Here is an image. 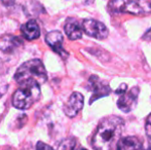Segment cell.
<instances>
[{
  "label": "cell",
  "instance_id": "obj_1",
  "mask_svg": "<svg viewBox=\"0 0 151 150\" xmlns=\"http://www.w3.org/2000/svg\"><path fill=\"white\" fill-rule=\"evenodd\" d=\"M124 122L118 116H109L100 122L91 140L95 150H113L120 141Z\"/></svg>",
  "mask_w": 151,
  "mask_h": 150
},
{
  "label": "cell",
  "instance_id": "obj_2",
  "mask_svg": "<svg viewBox=\"0 0 151 150\" xmlns=\"http://www.w3.org/2000/svg\"><path fill=\"white\" fill-rule=\"evenodd\" d=\"M14 79L22 88L40 86L47 80V73L39 59H32L19 67Z\"/></svg>",
  "mask_w": 151,
  "mask_h": 150
},
{
  "label": "cell",
  "instance_id": "obj_3",
  "mask_svg": "<svg viewBox=\"0 0 151 150\" xmlns=\"http://www.w3.org/2000/svg\"><path fill=\"white\" fill-rule=\"evenodd\" d=\"M108 10L112 14H127L140 16L151 11V5L143 0H111L108 4Z\"/></svg>",
  "mask_w": 151,
  "mask_h": 150
},
{
  "label": "cell",
  "instance_id": "obj_4",
  "mask_svg": "<svg viewBox=\"0 0 151 150\" xmlns=\"http://www.w3.org/2000/svg\"><path fill=\"white\" fill-rule=\"evenodd\" d=\"M40 95V86L21 88L12 96V105L17 109L26 110L35 103Z\"/></svg>",
  "mask_w": 151,
  "mask_h": 150
},
{
  "label": "cell",
  "instance_id": "obj_5",
  "mask_svg": "<svg viewBox=\"0 0 151 150\" xmlns=\"http://www.w3.org/2000/svg\"><path fill=\"white\" fill-rule=\"evenodd\" d=\"M82 28L83 32L86 35L93 38H97L99 40L106 39L109 35V30L103 23L99 22L93 19H86L82 22Z\"/></svg>",
  "mask_w": 151,
  "mask_h": 150
},
{
  "label": "cell",
  "instance_id": "obj_6",
  "mask_svg": "<svg viewBox=\"0 0 151 150\" xmlns=\"http://www.w3.org/2000/svg\"><path fill=\"white\" fill-rule=\"evenodd\" d=\"M139 88H132L129 90H125L124 93L119 95L117 100V107L122 112H129L137 105L138 97H139Z\"/></svg>",
  "mask_w": 151,
  "mask_h": 150
},
{
  "label": "cell",
  "instance_id": "obj_7",
  "mask_svg": "<svg viewBox=\"0 0 151 150\" xmlns=\"http://www.w3.org/2000/svg\"><path fill=\"white\" fill-rule=\"evenodd\" d=\"M88 88H90V90L93 92L91 103H93V101L99 98L108 96L111 93L109 84L104 80H101L97 75L91 76L90 80H88Z\"/></svg>",
  "mask_w": 151,
  "mask_h": 150
},
{
  "label": "cell",
  "instance_id": "obj_8",
  "mask_svg": "<svg viewBox=\"0 0 151 150\" xmlns=\"http://www.w3.org/2000/svg\"><path fill=\"white\" fill-rule=\"evenodd\" d=\"M83 96L80 93H73L64 106V112L68 117H75L83 107Z\"/></svg>",
  "mask_w": 151,
  "mask_h": 150
},
{
  "label": "cell",
  "instance_id": "obj_9",
  "mask_svg": "<svg viewBox=\"0 0 151 150\" xmlns=\"http://www.w3.org/2000/svg\"><path fill=\"white\" fill-rule=\"evenodd\" d=\"M64 30L66 32V35L71 40L80 39L83 34V28L82 25L77 20L73 18H70L66 21V24L64 26Z\"/></svg>",
  "mask_w": 151,
  "mask_h": 150
},
{
  "label": "cell",
  "instance_id": "obj_10",
  "mask_svg": "<svg viewBox=\"0 0 151 150\" xmlns=\"http://www.w3.org/2000/svg\"><path fill=\"white\" fill-rule=\"evenodd\" d=\"M45 41L52 48V50L56 52L57 54L61 55V56L66 55L63 47L64 37L61 32H59V31H52V32L47 33L45 36Z\"/></svg>",
  "mask_w": 151,
  "mask_h": 150
},
{
  "label": "cell",
  "instance_id": "obj_11",
  "mask_svg": "<svg viewBox=\"0 0 151 150\" xmlns=\"http://www.w3.org/2000/svg\"><path fill=\"white\" fill-rule=\"evenodd\" d=\"M22 44V39L17 36H14V35H4V36L0 38V50L6 52V54L14 52Z\"/></svg>",
  "mask_w": 151,
  "mask_h": 150
},
{
  "label": "cell",
  "instance_id": "obj_12",
  "mask_svg": "<svg viewBox=\"0 0 151 150\" xmlns=\"http://www.w3.org/2000/svg\"><path fill=\"white\" fill-rule=\"evenodd\" d=\"M21 32L25 39L34 40L40 36V28L35 20H31L21 27Z\"/></svg>",
  "mask_w": 151,
  "mask_h": 150
},
{
  "label": "cell",
  "instance_id": "obj_13",
  "mask_svg": "<svg viewBox=\"0 0 151 150\" xmlns=\"http://www.w3.org/2000/svg\"><path fill=\"white\" fill-rule=\"evenodd\" d=\"M143 146L140 140L136 137H125L120 139L117 144V150H142Z\"/></svg>",
  "mask_w": 151,
  "mask_h": 150
},
{
  "label": "cell",
  "instance_id": "obj_14",
  "mask_svg": "<svg viewBox=\"0 0 151 150\" xmlns=\"http://www.w3.org/2000/svg\"><path fill=\"white\" fill-rule=\"evenodd\" d=\"M76 140L74 138H68L62 141L57 150H75L76 148Z\"/></svg>",
  "mask_w": 151,
  "mask_h": 150
},
{
  "label": "cell",
  "instance_id": "obj_15",
  "mask_svg": "<svg viewBox=\"0 0 151 150\" xmlns=\"http://www.w3.org/2000/svg\"><path fill=\"white\" fill-rule=\"evenodd\" d=\"M145 131H146V135H147L148 139H150L151 140V113H150V115L147 117V120H146Z\"/></svg>",
  "mask_w": 151,
  "mask_h": 150
},
{
  "label": "cell",
  "instance_id": "obj_16",
  "mask_svg": "<svg viewBox=\"0 0 151 150\" xmlns=\"http://www.w3.org/2000/svg\"><path fill=\"white\" fill-rule=\"evenodd\" d=\"M36 150H54L50 145L45 144L43 142H38L36 145Z\"/></svg>",
  "mask_w": 151,
  "mask_h": 150
},
{
  "label": "cell",
  "instance_id": "obj_17",
  "mask_svg": "<svg viewBox=\"0 0 151 150\" xmlns=\"http://www.w3.org/2000/svg\"><path fill=\"white\" fill-rule=\"evenodd\" d=\"M143 38L146 40H151V29H149V30L145 33V35L143 36Z\"/></svg>",
  "mask_w": 151,
  "mask_h": 150
},
{
  "label": "cell",
  "instance_id": "obj_18",
  "mask_svg": "<svg viewBox=\"0 0 151 150\" xmlns=\"http://www.w3.org/2000/svg\"><path fill=\"white\" fill-rule=\"evenodd\" d=\"M144 150H151V140L148 139V142H147V146L144 148Z\"/></svg>",
  "mask_w": 151,
  "mask_h": 150
},
{
  "label": "cell",
  "instance_id": "obj_19",
  "mask_svg": "<svg viewBox=\"0 0 151 150\" xmlns=\"http://www.w3.org/2000/svg\"><path fill=\"white\" fill-rule=\"evenodd\" d=\"M78 150H86V149H84V148H80V149H78Z\"/></svg>",
  "mask_w": 151,
  "mask_h": 150
}]
</instances>
